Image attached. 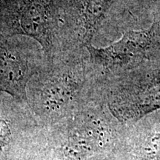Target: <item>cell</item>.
I'll list each match as a JSON object with an SVG mask.
<instances>
[{"instance_id": "obj_7", "label": "cell", "mask_w": 160, "mask_h": 160, "mask_svg": "<svg viewBox=\"0 0 160 160\" xmlns=\"http://www.w3.org/2000/svg\"><path fill=\"white\" fill-rule=\"evenodd\" d=\"M138 160H160V131L147 133L138 146Z\"/></svg>"}, {"instance_id": "obj_4", "label": "cell", "mask_w": 160, "mask_h": 160, "mask_svg": "<svg viewBox=\"0 0 160 160\" xmlns=\"http://www.w3.org/2000/svg\"><path fill=\"white\" fill-rule=\"evenodd\" d=\"M17 41L0 36V88L11 91L23 87L29 71L23 47Z\"/></svg>"}, {"instance_id": "obj_6", "label": "cell", "mask_w": 160, "mask_h": 160, "mask_svg": "<svg viewBox=\"0 0 160 160\" xmlns=\"http://www.w3.org/2000/svg\"><path fill=\"white\" fill-rule=\"evenodd\" d=\"M74 86L68 77H57L48 82L42 91V102L48 111H57L65 106L73 96Z\"/></svg>"}, {"instance_id": "obj_1", "label": "cell", "mask_w": 160, "mask_h": 160, "mask_svg": "<svg viewBox=\"0 0 160 160\" xmlns=\"http://www.w3.org/2000/svg\"><path fill=\"white\" fill-rule=\"evenodd\" d=\"M60 0H0V36H25L51 54L56 48Z\"/></svg>"}, {"instance_id": "obj_2", "label": "cell", "mask_w": 160, "mask_h": 160, "mask_svg": "<svg viewBox=\"0 0 160 160\" xmlns=\"http://www.w3.org/2000/svg\"><path fill=\"white\" fill-rule=\"evenodd\" d=\"M91 59L95 63L108 68H131L148 59L160 48L159 23L153 22L142 31L125 32L119 41L106 48L85 46Z\"/></svg>"}, {"instance_id": "obj_8", "label": "cell", "mask_w": 160, "mask_h": 160, "mask_svg": "<svg viewBox=\"0 0 160 160\" xmlns=\"http://www.w3.org/2000/svg\"><path fill=\"white\" fill-rule=\"evenodd\" d=\"M10 136V130L8 124L0 119V151L5 146Z\"/></svg>"}, {"instance_id": "obj_3", "label": "cell", "mask_w": 160, "mask_h": 160, "mask_svg": "<svg viewBox=\"0 0 160 160\" xmlns=\"http://www.w3.org/2000/svg\"><path fill=\"white\" fill-rule=\"evenodd\" d=\"M111 108L117 117L125 121L140 119L160 109V79L122 91L113 99Z\"/></svg>"}, {"instance_id": "obj_5", "label": "cell", "mask_w": 160, "mask_h": 160, "mask_svg": "<svg viewBox=\"0 0 160 160\" xmlns=\"http://www.w3.org/2000/svg\"><path fill=\"white\" fill-rule=\"evenodd\" d=\"M113 0H75L76 21L83 47L91 44Z\"/></svg>"}]
</instances>
